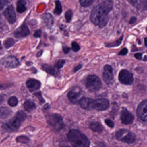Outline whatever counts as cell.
<instances>
[{"label":"cell","mask_w":147,"mask_h":147,"mask_svg":"<svg viewBox=\"0 0 147 147\" xmlns=\"http://www.w3.org/2000/svg\"><path fill=\"white\" fill-rule=\"evenodd\" d=\"M112 8V1H102L92 10L90 18L91 22L95 25L103 28L108 23V14Z\"/></svg>","instance_id":"1"},{"label":"cell","mask_w":147,"mask_h":147,"mask_svg":"<svg viewBox=\"0 0 147 147\" xmlns=\"http://www.w3.org/2000/svg\"><path fill=\"white\" fill-rule=\"evenodd\" d=\"M119 80L122 84L130 85L133 83L134 79L131 72L126 69H123L119 74Z\"/></svg>","instance_id":"8"},{"label":"cell","mask_w":147,"mask_h":147,"mask_svg":"<svg viewBox=\"0 0 147 147\" xmlns=\"http://www.w3.org/2000/svg\"><path fill=\"white\" fill-rule=\"evenodd\" d=\"M109 106V101L106 99L93 100L91 104V110L94 109L98 111H105Z\"/></svg>","instance_id":"7"},{"label":"cell","mask_w":147,"mask_h":147,"mask_svg":"<svg viewBox=\"0 0 147 147\" xmlns=\"http://www.w3.org/2000/svg\"><path fill=\"white\" fill-rule=\"evenodd\" d=\"M30 139L26 136H19L17 137V141L18 142L26 144L29 142Z\"/></svg>","instance_id":"28"},{"label":"cell","mask_w":147,"mask_h":147,"mask_svg":"<svg viewBox=\"0 0 147 147\" xmlns=\"http://www.w3.org/2000/svg\"><path fill=\"white\" fill-rule=\"evenodd\" d=\"M137 114L142 120L147 121V100H144L138 105Z\"/></svg>","instance_id":"10"},{"label":"cell","mask_w":147,"mask_h":147,"mask_svg":"<svg viewBox=\"0 0 147 147\" xmlns=\"http://www.w3.org/2000/svg\"><path fill=\"white\" fill-rule=\"evenodd\" d=\"M2 63L6 68H15L19 65V62L14 57L9 56L3 58Z\"/></svg>","instance_id":"12"},{"label":"cell","mask_w":147,"mask_h":147,"mask_svg":"<svg viewBox=\"0 0 147 147\" xmlns=\"http://www.w3.org/2000/svg\"><path fill=\"white\" fill-rule=\"evenodd\" d=\"M63 50L65 54H68L70 50V48L67 46H64L63 48Z\"/></svg>","instance_id":"36"},{"label":"cell","mask_w":147,"mask_h":147,"mask_svg":"<svg viewBox=\"0 0 147 147\" xmlns=\"http://www.w3.org/2000/svg\"><path fill=\"white\" fill-rule=\"evenodd\" d=\"M116 137L119 141L127 143H132L136 139L135 134L127 129H120L117 131Z\"/></svg>","instance_id":"6"},{"label":"cell","mask_w":147,"mask_h":147,"mask_svg":"<svg viewBox=\"0 0 147 147\" xmlns=\"http://www.w3.org/2000/svg\"><path fill=\"white\" fill-rule=\"evenodd\" d=\"M18 100L17 97L12 96L8 100V104L11 107H15L18 105Z\"/></svg>","instance_id":"26"},{"label":"cell","mask_w":147,"mask_h":147,"mask_svg":"<svg viewBox=\"0 0 147 147\" xmlns=\"http://www.w3.org/2000/svg\"><path fill=\"white\" fill-rule=\"evenodd\" d=\"M67 138L74 147H89L90 142L86 135L77 129L69 131Z\"/></svg>","instance_id":"2"},{"label":"cell","mask_w":147,"mask_h":147,"mask_svg":"<svg viewBox=\"0 0 147 147\" xmlns=\"http://www.w3.org/2000/svg\"><path fill=\"white\" fill-rule=\"evenodd\" d=\"M123 38V36H121L118 40H117V41H116V42H114L108 44V45H106V46H107V47H114L119 46V45H120L121 43H122Z\"/></svg>","instance_id":"27"},{"label":"cell","mask_w":147,"mask_h":147,"mask_svg":"<svg viewBox=\"0 0 147 147\" xmlns=\"http://www.w3.org/2000/svg\"><path fill=\"white\" fill-rule=\"evenodd\" d=\"M3 13L6 19L9 23L13 24L16 22L17 18L13 6L11 5L8 6L4 11Z\"/></svg>","instance_id":"11"},{"label":"cell","mask_w":147,"mask_h":147,"mask_svg":"<svg viewBox=\"0 0 147 147\" xmlns=\"http://www.w3.org/2000/svg\"><path fill=\"white\" fill-rule=\"evenodd\" d=\"M42 68L45 71L50 74L55 76L57 74L56 67H54L48 64H43L42 66Z\"/></svg>","instance_id":"22"},{"label":"cell","mask_w":147,"mask_h":147,"mask_svg":"<svg viewBox=\"0 0 147 147\" xmlns=\"http://www.w3.org/2000/svg\"><path fill=\"white\" fill-rule=\"evenodd\" d=\"M48 123L56 130L59 131L64 127L63 120L61 115L57 113H52L47 117Z\"/></svg>","instance_id":"5"},{"label":"cell","mask_w":147,"mask_h":147,"mask_svg":"<svg viewBox=\"0 0 147 147\" xmlns=\"http://www.w3.org/2000/svg\"><path fill=\"white\" fill-rule=\"evenodd\" d=\"M42 18L45 23L48 25V26L51 27L53 25L54 23V19L53 16L50 13H45L42 16Z\"/></svg>","instance_id":"18"},{"label":"cell","mask_w":147,"mask_h":147,"mask_svg":"<svg viewBox=\"0 0 147 147\" xmlns=\"http://www.w3.org/2000/svg\"><path fill=\"white\" fill-rule=\"evenodd\" d=\"M103 78L105 82L107 85L112 83L114 79L113 69L110 65H106L104 67Z\"/></svg>","instance_id":"9"},{"label":"cell","mask_w":147,"mask_h":147,"mask_svg":"<svg viewBox=\"0 0 147 147\" xmlns=\"http://www.w3.org/2000/svg\"><path fill=\"white\" fill-rule=\"evenodd\" d=\"M24 107L26 111L30 112L35 109L36 105L33 101L31 100H28L25 102Z\"/></svg>","instance_id":"23"},{"label":"cell","mask_w":147,"mask_h":147,"mask_svg":"<svg viewBox=\"0 0 147 147\" xmlns=\"http://www.w3.org/2000/svg\"><path fill=\"white\" fill-rule=\"evenodd\" d=\"M82 65H81V64H80V65H78V66H76V67L75 68H74V73H76V72H77V71H78V70H80V69H81L82 68Z\"/></svg>","instance_id":"40"},{"label":"cell","mask_w":147,"mask_h":147,"mask_svg":"<svg viewBox=\"0 0 147 147\" xmlns=\"http://www.w3.org/2000/svg\"><path fill=\"white\" fill-rule=\"evenodd\" d=\"M26 86L30 92H33L40 89L41 83L36 79H29L26 82Z\"/></svg>","instance_id":"14"},{"label":"cell","mask_w":147,"mask_h":147,"mask_svg":"<svg viewBox=\"0 0 147 147\" xmlns=\"http://www.w3.org/2000/svg\"><path fill=\"white\" fill-rule=\"evenodd\" d=\"M41 35H42V31L40 30H36L35 32H34V34H33V36L36 38L41 37Z\"/></svg>","instance_id":"33"},{"label":"cell","mask_w":147,"mask_h":147,"mask_svg":"<svg viewBox=\"0 0 147 147\" xmlns=\"http://www.w3.org/2000/svg\"><path fill=\"white\" fill-rule=\"evenodd\" d=\"M42 53L43 51H39L37 54V57H40V56H42Z\"/></svg>","instance_id":"41"},{"label":"cell","mask_w":147,"mask_h":147,"mask_svg":"<svg viewBox=\"0 0 147 147\" xmlns=\"http://www.w3.org/2000/svg\"><path fill=\"white\" fill-rule=\"evenodd\" d=\"M26 117V114L23 111H19L13 117L3 124L2 127L9 131H16L19 129Z\"/></svg>","instance_id":"3"},{"label":"cell","mask_w":147,"mask_h":147,"mask_svg":"<svg viewBox=\"0 0 147 147\" xmlns=\"http://www.w3.org/2000/svg\"><path fill=\"white\" fill-rule=\"evenodd\" d=\"M68 147V146H67V147Z\"/></svg>","instance_id":"43"},{"label":"cell","mask_w":147,"mask_h":147,"mask_svg":"<svg viewBox=\"0 0 147 147\" xmlns=\"http://www.w3.org/2000/svg\"><path fill=\"white\" fill-rule=\"evenodd\" d=\"M93 2L94 1H90V0H88V1L82 0V1H80L81 5L85 7H88L91 5Z\"/></svg>","instance_id":"30"},{"label":"cell","mask_w":147,"mask_h":147,"mask_svg":"<svg viewBox=\"0 0 147 147\" xmlns=\"http://www.w3.org/2000/svg\"><path fill=\"white\" fill-rule=\"evenodd\" d=\"M67 96L69 99L72 103L76 104L80 100L79 98L80 96V93L76 90H72L69 92Z\"/></svg>","instance_id":"17"},{"label":"cell","mask_w":147,"mask_h":147,"mask_svg":"<svg viewBox=\"0 0 147 147\" xmlns=\"http://www.w3.org/2000/svg\"><path fill=\"white\" fill-rule=\"evenodd\" d=\"M62 12V6L60 1H55V8L54 11V13L56 15H60Z\"/></svg>","instance_id":"24"},{"label":"cell","mask_w":147,"mask_h":147,"mask_svg":"<svg viewBox=\"0 0 147 147\" xmlns=\"http://www.w3.org/2000/svg\"><path fill=\"white\" fill-rule=\"evenodd\" d=\"M92 99L88 98L83 97L80 99L79 104L82 108L87 110H91V104Z\"/></svg>","instance_id":"16"},{"label":"cell","mask_w":147,"mask_h":147,"mask_svg":"<svg viewBox=\"0 0 147 147\" xmlns=\"http://www.w3.org/2000/svg\"><path fill=\"white\" fill-rule=\"evenodd\" d=\"M12 111L8 107H1V118L6 119L11 114Z\"/></svg>","instance_id":"20"},{"label":"cell","mask_w":147,"mask_h":147,"mask_svg":"<svg viewBox=\"0 0 147 147\" xmlns=\"http://www.w3.org/2000/svg\"><path fill=\"white\" fill-rule=\"evenodd\" d=\"M105 123L108 125L109 127L111 128H113L114 127V123L112 121L109 119H107L105 120Z\"/></svg>","instance_id":"34"},{"label":"cell","mask_w":147,"mask_h":147,"mask_svg":"<svg viewBox=\"0 0 147 147\" xmlns=\"http://www.w3.org/2000/svg\"><path fill=\"white\" fill-rule=\"evenodd\" d=\"M120 119L123 123L126 125L130 124L133 122L134 117L128 110L124 109L121 111Z\"/></svg>","instance_id":"13"},{"label":"cell","mask_w":147,"mask_h":147,"mask_svg":"<svg viewBox=\"0 0 147 147\" xmlns=\"http://www.w3.org/2000/svg\"><path fill=\"white\" fill-rule=\"evenodd\" d=\"M89 127L94 132H101L103 129V126L101 124L98 122H92L90 124Z\"/></svg>","instance_id":"19"},{"label":"cell","mask_w":147,"mask_h":147,"mask_svg":"<svg viewBox=\"0 0 147 147\" xmlns=\"http://www.w3.org/2000/svg\"><path fill=\"white\" fill-rule=\"evenodd\" d=\"M8 2V1H1V5H0L1 9V10Z\"/></svg>","instance_id":"37"},{"label":"cell","mask_w":147,"mask_h":147,"mask_svg":"<svg viewBox=\"0 0 147 147\" xmlns=\"http://www.w3.org/2000/svg\"><path fill=\"white\" fill-rule=\"evenodd\" d=\"M26 1L24 0L19 1L17 2V11L19 13H22L24 12L26 10Z\"/></svg>","instance_id":"21"},{"label":"cell","mask_w":147,"mask_h":147,"mask_svg":"<svg viewBox=\"0 0 147 147\" xmlns=\"http://www.w3.org/2000/svg\"><path fill=\"white\" fill-rule=\"evenodd\" d=\"M144 44H145V46L147 47V37L144 38Z\"/></svg>","instance_id":"42"},{"label":"cell","mask_w":147,"mask_h":147,"mask_svg":"<svg viewBox=\"0 0 147 147\" xmlns=\"http://www.w3.org/2000/svg\"><path fill=\"white\" fill-rule=\"evenodd\" d=\"M15 40L12 38H8L4 41L3 44L5 48L7 49H9L12 47L15 44Z\"/></svg>","instance_id":"25"},{"label":"cell","mask_w":147,"mask_h":147,"mask_svg":"<svg viewBox=\"0 0 147 147\" xmlns=\"http://www.w3.org/2000/svg\"><path fill=\"white\" fill-rule=\"evenodd\" d=\"M72 49L75 52H77L80 50V47L76 42H74L72 43Z\"/></svg>","instance_id":"31"},{"label":"cell","mask_w":147,"mask_h":147,"mask_svg":"<svg viewBox=\"0 0 147 147\" xmlns=\"http://www.w3.org/2000/svg\"><path fill=\"white\" fill-rule=\"evenodd\" d=\"M102 86L101 80L97 76L92 75L87 78L86 87L89 92H97L101 88Z\"/></svg>","instance_id":"4"},{"label":"cell","mask_w":147,"mask_h":147,"mask_svg":"<svg viewBox=\"0 0 147 147\" xmlns=\"http://www.w3.org/2000/svg\"><path fill=\"white\" fill-rule=\"evenodd\" d=\"M137 21V18L136 17H132L131 18L130 20L129 24H133L134 23H136Z\"/></svg>","instance_id":"39"},{"label":"cell","mask_w":147,"mask_h":147,"mask_svg":"<svg viewBox=\"0 0 147 147\" xmlns=\"http://www.w3.org/2000/svg\"><path fill=\"white\" fill-rule=\"evenodd\" d=\"M65 63V61L64 60H60L58 61L56 65V67L58 69H60L63 67V65Z\"/></svg>","instance_id":"32"},{"label":"cell","mask_w":147,"mask_h":147,"mask_svg":"<svg viewBox=\"0 0 147 147\" xmlns=\"http://www.w3.org/2000/svg\"><path fill=\"white\" fill-rule=\"evenodd\" d=\"M128 52V50L126 48H124L119 53V55H120L124 56L127 55Z\"/></svg>","instance_id":"35"},{"label":"cell","mask_w":147,"mask_h":147,"mask_svg":"<svg viewBox=\"0 0 147 147\" xmlns=\"http://www.w3.org/2000/svg\"><path fill=\"white\" fill-rule=\"evenodd\" d=\"M135 57L138 60H141L142 58V54L141 53H136L135 55Z\"/></svg>","instance_id":"38"},{"label":"cell","mask_w":147,"mask_h":147,"mask_svg":"<svg viewBox=\"0 0 147 147\" xmlns=\"http://www.w3.org/2000/svg\"><path fill=\"white\" fill-rule=\"evenodd\" d=\"M73 12L71 10H68L65 13V17L67 23H69L72 20Z\"/></svg>","instance_id":"29"},{"label":"cell","mask_w":147,"mask_h":147,"mask_svg":"<svg viewBox=\"0 0 147 147\" xmlns=\"http://www.w3.org/2000/svg\"><path fill=\"white\" fill-rule=\"evenodd\" d=\"M30 34V31L25 24H23L19 29L14 32V35L17 38L26 37Z\"/></svg>","instance_id":"15"}]
</instances>
